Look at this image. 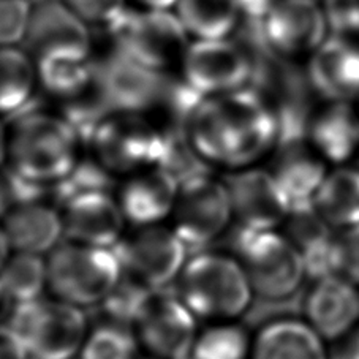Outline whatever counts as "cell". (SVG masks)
<instances>
[{
  "label": "cell",
  "mask_w": 359,
  "mask_h": 359,
  "mask_svg": "<svg viewBox=\"0 0 359 359\" xmlns=\"http://www.w3.org/2000/svg\"><path fill=\"white\" fill-rule=\"evenodd\" d=\"M182 130L204 163L228 172L257 166L280 142L274 107L252 86L203 97Z\"/></svg>",
  "instance_id": "obj_1"
},
{
  "label": "cell",
  "mask_w": 359,
  "mask_h": 359,
  "mask_svg": "<svg viewBox=\"0 0 359 359\" xmlns=\"http://www.w3.org/2000/svg\"><path fill=\"white\" fill-rule=\"evenodd\" d=\"M84 142L64 116L26 109L8 127V166L26 181L51 189L81 162Z\"/></svg>",
  "instance_id": "obj_2"
},
{
  "label": "cell",
  "mask_w": 359,
  "mask_h": 359,
  "mask_svg": "<svg viewBox=\"0 0 359 359\" xmlns=\"http://www.w3.org/2000/svg\"><path fill=\"white\" fill-rule=\"evenodd\" d=\"M177 296L198 320L217 323L243 317L255 292L236 257L201 252L185 263L177 278Z\"/></svg>",
  "instance_id": "obj_3"
},
{
  "label": "cell",
  "mask_w": 359,
  "mask_h": 359,
  "mask_svg": "<svg viewBox=\"0 0 359 359\" xmlns=\"http://www.w3.org/2000/svg\"><path fill=\"white\" fill-rule=\"evenodd\" d=\"M48 292L79 309L98 307L122 278L114 249L62 241L46 257Z\"/></svg>",
  "instance_id": "obj_4"
},
{
  "label": "cell",
  "mask_w": 359,
  "mask_h": 359,
  "mask_svg": "<svg viewBox=\"0 0 359 359\" xmlns=\"http://www.w3.org/2000/svg\"><path fill=\"white\" fill-rule=\"evenodd\" d=\"M234 257L243 264L255 296L266 301H287L307 280L304 258L282 230L238 228Z\"/></svg>",
  "instance_id": "obj_5"
},
{
  "label": "cell",
  "mask_w": 359,
  "mask_h": 359,
  "mask_svg": "<svg viewBox=\"0 0 359 359\" xmlns=\"http://www.w3.org/2000/svg\"><path fill=\"white\" fill-rule=\"evenodd\" d=\"M7 325L29 359H76L90 330L84 309L46 296L16 304Z\"/></svg>",
  "instance_id": "obj_6"
},
{
  "label": "cell",
  "mask_w": 359,
  "mask_h": 359,
  "mask_svg": "<svg viewBox=\"0 0 359 359\" xmlns=\"http://www.w3.org/2000/svg\"><path fill=\"white\" fill-rule=\"evenodd\" d=\"M165 144V130L142 113L113 111L98 123L88 146L92 158L114 176L156 168Z\"/></svg>",
  "instance_id": "obj_7"
},
{
  "label": "cell",
  "mask_w": 359,
  "mask_h": 359,
  "mask_svg": "<svg viewBox=\"0 0 359 359\" xmlns=\"http://www.w3.org/2000/svg\"><path fill=\"white\" fill-rule=\"evenodd\" d=\"M109 34L116 51L158 72L181 65L191 43L175 10L128 8Z\"/></svg>",
  "instance_id": "obj_8"
},
{
  "label": "cell",
  "mask_w": 359,
  "mask_h": 359,
  "mask_svg": "<svg viewBox=\"0 0 359 359\" xmlns=\"http://www.w3.org/2000/svg\"><path fill=\"white\" fill-rule=\"evenodd\" d=\"M187 249L171 226H133L114 247L122 274L151 290L177 282L187 263Z\"/></svg>",
  "instance_id": "obj_9"
},
{
  "label": "cell",
  "mask_w": 359,
  "mask_h": 359,
  "mask_svg": "<svg viewBox=\"0 0 359 359\" xmlns=\"http://www.w3.org/2000/svg\"><path fill=\"white\" fill-rule=\"evenodd\" d=\"M181 67L184 81L201 97L250 88L255 73L250 51L233 39L194 40Z\"/></svg>",
  "instance_id": "obj_10"
},
{
  "label": "cell",
  "mask_w": 359,
  "mask_h": 359,
  "mask_svg": "<svg viewBox=\"0 0 359 359\" xmlns=\"http://www.w3.org/2000/svg\"><path fill=\"white\" fill-rule=\"evenodd\" d=\"M233 222L225 181H219L209 172L181 184L171 215V228L189 249L214 243Z\"/></svg>",
  "instance_id": "obj_11"
},
{
  "label": "cell",
  "mask_w": 359,
  "mask_h": 359,
  "mask_svg": "<svg viewBox=\"0 0 359 359\" xmlns=\"http://www.w3.org/2000/svg\"><path fill=\"white\" fill-rule=\"evenodd\" d=\"M97 76L111 109L142 114L165 107L172 83L168 72L154 70L116 49L98 62Z\"/></svg>",
  "instance_id": "obj_12"
},
{
  "label": "cell",
  "mask_w": 359,
  "mask_h": 359,
  "mask_svg": "<svg viewBox=\"0 0 359 359\" xmlns=\"http://www.w3.org/2000/svg\"><path fill=\"white\" fill-rule=\"evenodd\" d=\"M198 318L177 294L156 290L133 331L141 348L156 359H189L198 334Z\"/></svg>",
  "instance_id": "obj_13"
},
{
  "label": "cell",
  "mask_w": 359,
  "mask_h": 359,
  "mask_svg": "<svg viewBox=\"0 0 359 359\" xmlns=\"http://www.w3.org/2000/svg\"><path fill=\"white\" fill-rule=\"evenodd\" d=\"M225 184L230 194L233 219L245 230H280L292 204L271 170L250 168L228 172Z\"/></svg>",
  "instance_id": "obj_14"
},
{
  "label": "cell",
  "mask_w": 359,
  "mask_h": 359,
  "mask_svg": "<svg viewBox=\"0 0 359 359\" xmlns=\"http://www.w3.org/2000/svg\"><path fill=\"white\" fill-rule=\"evenodd\" d=\"M262 29L268 46L287 59L315 53L331 35L318 0H276Z\"/></svg>",
  "instance_id": "obj_15"
},
{
  "label": "cell",
  "mask_w": 359,
  "mask_h": 359,
  "mask_svg": "<svg viewBox=\"0 0 359 359\" xmlns=\"http://www.w3.org/2000/svg\"><path fill=\"white\" fill-rule=\"evenodd\" d=\"M90 27L64 0H32L24 49L36 60L51 55H89Z\"/></svg>",
  "instance_id": "obj_16"
},
{
  "label": "cell",
  "mask_w": 359,
  "mask_h": 359,
  "mask_svg": "<svg viewBox=\"0 0 359 359\" xmlns=\"http://www.w3.org/2000/svg\"><path fill=\"white\" fill-rule=\"evenodd\" d=\"M65 239L73 243L114 249L128 225L121 204L111 191H90L59 208Z\"/></svg>",
  "instance_id": "obj_17"
},
{
  "label": "cell",
  "mask_w": 359,
  "mask_h": 359,
  "mask_svg": "<svg viewBox=\"0 0 359 359\" xmlns=\"http://www.w3.org/2000/svg\"><path fill=\"white\" fill-rule=\"evenodd\" d=\"M304 320L325 342H337L359 325V287L340 276L312 280Z\"/></svg>",
  "instance_id": "obj_18"
},
{
  "label": "cell",
  "mask_w": 359,
  "mask_h": 359,
  "mask_svg": "<svg viewBox=\"0 0 359 359\" xmlns=\"http://www.w3.org/2000/svg\"><path fill=\"white\" fill-rule=\"evenodd\" d=\"M307 81L326 102L359 100V43L330 35L311 54Z\"/></svg>",
  "instance_id": "obj_19"
},
{
  "label": "cell",
  "mask_w": 359,
  "mask_h": 359,
  "mask_svg": "<svg viewBox=\"0 0 359 359\" xmlns=\"http://www.w3.org/2000/svg\"><path fill=\"white\" fill-rule=\"evenodd\" d=\"M179 187L175 177L156 166L127 176L116 196L128 225L151 226L171 219Z\"/></svg>",
  "instance_id": "obj_20"
},
{
  "label": "cell",
  "mask_w": 359,
  "mask_h": 359,
  "mask_svg": "<svg viewBox=\"0 0 359 359\" xmlns=\"http://www.w3.org/2000/svg\"><path fill=\"white\" fill-rule=\"evenodd\" d=\"M2 225L13 252L48 257L65 241L60 209L45 200L22 203L11 209L4 217Z\"/></svg>",
  "instance_id": "obj_21"
},
{
  "label": "cell",
  "mask_w": 359,
  "mask_h": 359,
  "mask_svg": "<svg viewBox=\"0 0 359 359\" xmlns=\"http://www.w3.org/2000/svg\"><path fill=\"white\" fill-rule=\"evenodd\" d=\"M307 142L327 163H348L359 152V109L351 102H327L313 113Z\"/></svg>",
  "instance_id": "obj_22"
},
{
  "label": "cell",
  "mask_w": 359,
  "mask_h": 359,
  "mask_svg": "<svg viewBox=\"0 0 359 359\" xmlns=\"http://www.w3.org/2000/svg\"><path fill=\"white\" fill-rule=\"evenodd\" d=\"M250 359H330V350L304 318H278L253 336Z\"/></svg>",
  "instance_id": "obj_23"
},
{
  "label": "cell",
  "mask_w": 359,
  "mask_h": 359,
  "mask_svg": "<svg viewBox=\"0 0 359 359\" xmlns=\"http://www.w3.org/2000/svg\"><path fill=\"white\" fill-rule=\"evenodd\" d=\"M272 175L293 208L312 206L321 184L327 176V162L312 149L309 142L277 149Z\"/></svg>",
  "instance_id": "obj_24"
},
{
  "label": "cell",
  "mask_w": 359,
  "mask_h": 359,
  "mask_svg": "<svg viewBox=\"0 0 359 359\" xmlns=\"http://www.w3.org/2000/svg\"><path fill=\"white\" fill-rule=\"evenodd\" d=\"M313 209L334 231L359 225V168L339 166L327 172Z\"/></svg>",
  "instance_id": "obj_25"
},
{
  "label": "cell",
  "mask_w": 359,
  "mask_h": 359,
  "mask_svg": "<svg viewBox=\"0 0 359 359\" xmlns=\"http://www.w3.org/2000/svg\"><path fill=\"white\" fill-rule=\"evenodd\" d=\"M175 11L194 40L231 39L243 24L238 0H177Z\"/></svg>",
  "instance_id": "obj_26"
},
{
  "label": "cell",
  "mask_w": 359,
  "mask_h": 359,
  "mask_svg": "<svg viewBox=\"0 0 359 359\" xmlns=\"http://www.w3.org/2000/svg\"><path fill=\"white\" fill-rule=\"evenodd\" d=\"M39 84L36 62L20 46L0 48V119L26 111Z\"/></svg>",
  "instance_id": "obj_27"
},
{
  "label": "cell",
  "mask_w": 359,
  "mask_h": 359,
  "mask_svg": "<svg viewBox=\"0 0 359 359\" xmlns=\"http://www.w3.org/2000/svg\"><path fill=\"white\" fill-rule=\"evenodd\" d=\"M97 64L89 55H51L36 60L39 84L62 103L84 95L97 84Z\"/></svg>",
  "instance_id": "obj_28"
},
{
  "label": "cell",
  "mask_w": 359,
  "mask_h": 359,
  "mask_svg": "<svg viewBox=\"0 0 359 359\" xmlns=\"http://www.w3.org/2000/svg\"><path fill=\"white\" fill-rule=\"evenodd\" d=\"M0 282L4 283L15 306L43 298V294L48 292L46 257L11 252L0 271Z\"/></svg>",
  "instance_id": "obj_29"
},
{
  "label": "cell",
  "mask_w": 359,
  "mask_h": 359,
  "mask_svg": "<svg viewBox=\"0 0 359 359\" xmlns=\"http://www.w3.org/2000/svg\"><path fill=\"white\" fill-rule=\"evenodd\" d=\"M253 337L236 321L209 323L198 331L189 359H250Z\"/></svg>",
  "instance_id": "obj_30"
},
{
  "label": "cell",
  "mask_w": 359,
  "mask_h": 359,
  "mask_svg": "<svg viewBox=\"0 0 359 359\" xmlns=\"http://www.w3.org/2000/svg\"><path fill=\"white\" fill-rule=\"evenodd\" d=\"M140 348L132 327L102 321L90 327L76 359H138Z\"/></svg>",
  "instance_id": "obj_31"
},
{
  "label": "cell",
  "mask_w": 359,
  "mask_h": 359,
  "mask_svg": "<svg viewBox=\"0 0 359 359\" xmlns=\"http://www.w3.org/2000/svg\"><path fill=\"white\" fill-rule=\"evenodd\" d=\"M157 168L168 172L179 184L198 176L209 175L210 171V166L203 162L195 152L194 146L190 144L184 130L179 127L165 130V144Z\"/></svg>",
  "instance_id": "obj_32"
},
{
  "label": "cell",
  "mask_w": 359,
  "mask_h": 359,
  "mask_svg": "<svg viewBox=\"0 0 359 359\" xmlns=\"http://www.w3.org/2000/svg\"><path fill=\"white\" fill-rule=\"evenodd\" d=\"M116 176L94 158H81L73 171L62 179L54 187L49 189V198L57 208H62L67 201L79 195L90 191H111Z\"/></svg>",
  "instance_id": "obj_33"
},
{
  "label": "cell",
  "mask_w": 359,
  "mask_h": 359,
  "mask_svg": "<svg viewBox=\"0 0 359 359\" xmlns=\"http://www.w3.org/2000/svg\"><path fill=\"white\" fill-rule=\"evenodd\" d=\"M154 292H156V290L147 288L144 285L122 276L121 282L117 283V287L111 292L108 298L98 306L103 315V321L122 325L133 330L142 309H144Z\"/></svg>",
  "instance_id": "obj_34"
},
{
  "label": "cell",
  "mask_w": 359,
  "mask_h": 359,
  "mask_svg": "<svg viewBox=\"0 0 359 359\" xmlns=\"http://www.w3.org/2000/svg\"><path fill=\"white\" fill-rule=\"evenodd\" d=\"M46 196H49V189L26 181L8 165L0 170V222L20 204L45 200Z\"/></svg>",
  "instance_id": "obj_35"
},
{
  "label": "cell",
  "mask_w": 359,
  "mask_h": 359,
  "mask_svg": "<svg viewBox=\"0 0 359 359\" xmlns=\"http://www.w3.org/2000/svg\"><path fill=\"white\" fill-rule=\"evenodd\" d=\"M32 0H0V48L24 45Z\"/></svg>",
  "instance_id": "obj_36"
},
{
  "label": "cell",
  "mask_w": 359,
  "mask_h": 359,
  "mask_svg": "<svg viewBox=\"0 0 359 359\" xmlns=\"http://www.w3.org/2000/svg\"><path fill=\"white\" fill-rule=\"evenodd\" d=\"M81 20L92 27L109 30L128 10L127 0H64Z\"/></svg>",
  "instance_id": "obj_37"
},
{
  "label": "cell",
  "mask_w": 359,
  "mask_h": 359,
  "mask_svg": "<svg viewBox=\"0 0 359 359\" xmlns=\"http://www.w3.org/2000/svg\"><path fill=\"white\" fill-rule=\"evenodd\" d=\"M325 10L331 35L351 39L359 34V0H327Z\"/></svg>",
  "instance_id": "obj_38"
},
{
  "label": "cell",
  "mask_w": 359,
  "mask_h": 359,
  "mask_svg": "<svg viewBox=\"0 0 359 359\" xmlns=\"http://www.w3.org/2000/svg\"><path fill=\"white\" fill-rule=\"evenodd\" d=\"M339 276L359 287V225L337 231Z\"/></svg>",
  "instance_id": "obj_39"
},
{
  "label": "cell",
  "mask_w": 359,
  "mask_h": 359,
  "mask_svg": "<svg viewBox=\"0 0 359 359\" xmlns=\"http://www.w3.org/2000/svg\"><path fill=\"white\" fill-rule=\"evenodd\" d=\"M0 359H29L20 339L7 323L0 325Z\"/></svg>",
  "instance_id": "obj_40"
},
{
  "label": "cell",
  "mask_w": 359,
  "mask_h": 359,
  "mask_svg": "<svg viewBox=\"0 0 359 359\" xmlns=\"http://www.w3.org/2000/svg\"><path fill=\"white\" fill-rule=\"evenodd\" d=\"M330 359H359V325L351 330L330 350Z\"/></svg>",
  "instance_id": "obj_41"
},
{
  "label": "cell",
  "mask_w": 359,
  "mask_h": 359,
  "mask_svg": "<svg viewBox=\"0 0 359 359\" xmlns=\"http://www.w3.org/2000/svg\"><path fill=\"white\" fill-rule=\"evenodd\" d=\"M238 4L241 11H243L244 21L263 22L276 0H238Z\"/></svg>",
  "instance_id": "obj_42"
},
{
  "label": "cell",
  "mask_w": 359,
  "mask_h": 359,
  "mask_svg": "<svg viewBox=\"0 0 359 359\" xmlns=\"http://www.w3.org/2000/svg\"><path fill=\"white\" fill-rule=\"evenodd\" d=\"M13 307H15V302L11 301V298L7 293V290H5V287H4V283L0 282V325L7 323V320L11 315V311H13Z\"/></svg>",
  "instance_id": "obj_43"
},
{
  "label": "cell",
  "mask_w": 359,
  "mask_h": 359,
  "mask_svg": "<svg viewBox=\"0 0 359 359\" xmlns=\"http://www.w3.org/2000/svg\"><path fill=\"white\" fill-rule=\"evenodd\" d=\"M8 163V127L0 119V170Z\"/></svg>",
  "instance_id": "obj_44"
},
{
  "label": "cell",
  "mask_w": 359,
  "mask_h": 359,
  "mask_svg": "<svg viewBox=\"0 0 359 359\" xmlns=\"http://www.w3.org/2000/svg\"><path fill=\"white\" fill-rule=\"evenodd\" d=\"M11 252H13V249H11V244L8 241L7 233H5L2 222H0V271H2L5 263H7V259L10 258Z\"/></svg>",
  "instance_id": "obj_45"
},
{
  "label": "cell",
  "mask_w": 359,
  "mask_h": 359,
  "mask_svg": "<svg viewBox=\"0 0 359 359\" xmlns=\"http://www.w3.org/2000/svg\"><path fill=\"white\" fill-rule=\"evenodd\" d=\"M138 7L156 10H175L177 0H135Z\"/></svg>",
  "instance_id": "obj_46"
},
{
  "label": "cell",
  "mask_w": 359,
  "mask_h": 359,
  "mask_svg": "<svg viewBox=\"0 0 359 359\" xmlns=\"http://www.w3.org/2000/svg\"><path fill=\"white\" fill-rule=\"evenodd\" d=\"M146 359H156V358H151V356H149V358H146Z\"/></svg>",
  "instance_id": "obj_47"
}]
</instances>
